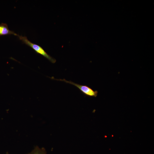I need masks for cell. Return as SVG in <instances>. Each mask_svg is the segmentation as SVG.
<instances>
[{"instance_id":"cell-1","label":"cell","mask_w":154,"mask_h":154,"mask_svg":"<svg viewBox=\"0 0 154 154\" xmlns=\"http://www.w3.org/2000/svg\"><path fill=\"white\" fill-rule=\"evenodd\" d=\"M17 36L24 43L31 48L37 53L42 56L52 63L56 62V59L48 54L41 47L30 41L26 36L19 35Z\"/></svg>"},{"instance_id":"cell-2","label":"cell","mask_w":154,"mask_h":154,"mask_svg":"<svg viewBox=\"0 0 154 154\" xmlns=\"http://www.w3.org/2000/svg\"><path fill=\"white\" fill-rule=\"evenodd\" d=\"M50 78L53 80L63 81L66 83L73 85L78 88L82 93L86 96L94 97H96L97 96L98 94L97 91H94L91 88L86 85L78 84L71 81H67L64 79H56L54 78L53 77Z\"/></svg>"},{"instance_id":"cell-3","label":"cell","mask_w":154,"mask_h":154,"mask_svg":"<svg viewBox=\"0 0 154 154\" xmlns=\"http://www.w3.org/2000/svg\"><path fill=\"white\" fill-rule=\"evenodd\" d=\"M9 35H13L17 36L18 35L14 31L10 30L6 23H1L0 25V36Z\"/></svg>"},{"instance_id":"cell-4","label":"cell","mask_w":154,"mask_h":154,"mask_svg":"<svg viewBox=\"0 0 154 154\" xmlns=\"http://www.w3.org/2000/svg\"><path fill=\"white\" fill-rule=\"evenodd\" d=\"M46 151L44 148H40L38 146H37L31 152L26 154H46Z\"/></svg>"},{"instance_id":"cell-5","label":"cell","mask_w":154,"mask_h":154,"mask_svg":"<svg viewBox=\"0 0 154 154\" xmlns=\"http://www.w3.org/2000/svg\"><path fill=\"white\" fill-rule=\"evenodd\" d=\"M6 154H9L8 152H7L6 153Z\"/></svg>"}]
</instances>
